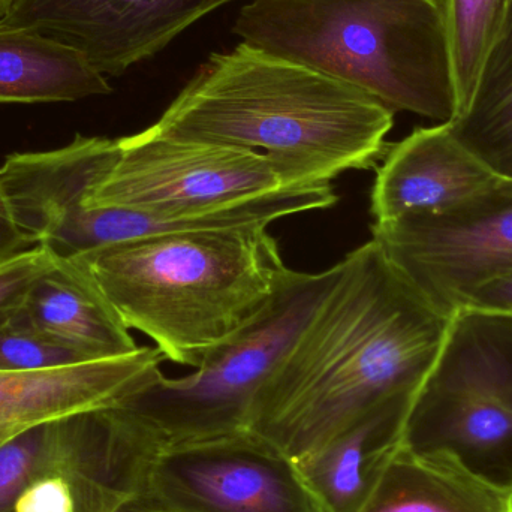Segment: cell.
<instances>
[{
    "label": "cell",
    "mask_w": 512,
    "mask_h": 512,
    "mask_svg": "<svg viewBox=\"0 0 512 512\" xmlns=\"http://www.w3.org/2000/svg\"><path fill=\"white\" fill-rule=\"evenodd\" d=\"M447 125L496 177L512 180V0L468 105Z\"/></svg>",
    "instance_id": "cell-18"
},
{
    "label": "cell",
    "mask_w": 512,
    "mask_h": 512,
    "mask_svg": "<svg viewBox=\"0 0 512 512\" xmlns=\"http://www.w3.org/2000/svg\"><path fill=\"white\" fill-rule=\"evenodd\" d=\"M53 448L54 423L0 447V512H12L21 492L36 478L50 474Z\"/></svg>",
    "instance_id": "cell-20"
},
{
    "label": "cell",
    "mask_w": 512,
    "mask_h": 512,
    "mask_svg": "<svg viewBox=\"0 0 512 512\" xmlns=\"http://www.w3.org/2000/svg\"><path fill=\"white\" fill-rule=\"evenodd\" d=\"M12 0H0V18L5 17L8 12L9 6H11Z\"/></svg>",
    "instance_id": "cell-27"
},
{
    "label": "cell",
    "mask_w": 512,
    "mask_h": 512,
    "mask_svg": "<svg viewBox=\"0 0 512 512\" xmlns=\"http://www.w3.org/2000/svg\"><path fill=\"white\" fill-rule=\"evenodd\" d=\"M357 512H512V490L487 483L450 454L402 447Z\"/></svg>",
    "instance_id": "cell-16"
},
{
    "label": "cell",
    "mask_w": 512,
    "mask_h": 512,
    "mask_svg": "<svg viewBox=\"0 0 512 512\" xmlns=\"http://www.w3.org/2000/svg\"><path fill=\"white\" fill-rule=\"evenodd\" d=\"M162 358L143 346L123 357L0 372V447L38 427L116 408L161 370Z\"/></svg>",
    "instance_id": "cell-12"
},
{
    "label": "cell",
    "mask_w": 512,
    "mask_h": 512,
    "mask_svg": "<svg viewBox=\"0 0 512 512\" xmlns=\"http://www.w3.org/2000/svg\"><path fill=\"white\" fill-rule=\"evenodd\" d=\"M56 262L57 259L42 246H32L0 261V330L8 327L36 280Z\"/></svg>",
    "instance_id": "cell-22"
},
{
    "label": "cell",
    "mask_w": 512,
    "mask_h": 512,
    "mask_svg": "<svg viewBox=\"0 0 512 512\" xmlns=\"http://www.w3.org/2000/svg\"><path fill=\"white\" fill-rule=\"evenodd\" d=\"M113 512H158L146 499L137 496V498L129 499V501L123 502L117 510Z\"/></svg>",
    "instance_id": "cell-26"
},
{
    "label": "cell",
    "mask_w": 512,
    "mask_h": 512,
    "mask_svg": "<svg viewBox=\"0 0 512 512\" xmlns=\"http://www.w3.org/2000/svg\"><path fill=\"white\" fill-rule=\"evenodd\" d=\"M403 447L512 490V313L465 306L415 394Z\"/></svg>",
    "instance_id": "cell-5"
},
{
    "label": "cell",
    "mask_w": 512,
    "mask_h": 512,
    "mask_svg": "<svg viewBox=\"0 0 512 512\" xmlns=\"http://www.w3.org/2000/svg\"><path fill=\"white\" fill-rule=\"evenodd\" d=\"M12 512H77L74 490L63 475H42L21 492Z\"/></svg>",
    "instance_id": "cell-23"
},
{
    "label": "cell",
    "mask_w": 512,
    "mask_h": 512,
    "mask_svg": "<svg viewBox=\"0 0 512 512\" xmlns=\"http://www.w3.org/2000/svg\"><path fill=\"white\" fill-rule=\"evenodd\" d=\"M372 240L430 306L451 318L478 288L512 274V180L496 177L442 212L373 224Z\"/></svg>",
    "instance_id": "cell-7"
},
{
    "label": "cell",
    "mask_w": 512,
    "mask_h": 512,
    "mask_svg": "<svg viewBox=\"0 0 512 512\" xmlns=\"http://www.w3.org/2000/svg\"><path fill=\"white\" fill-rule=\"evenodd\" d=\"M72 261L129 330L195 369L261 315L292 271L264 225L153 234Z\"/></svg>",
    "instance_id": "cell-3"
},
{
    "label": "cell",
    "mask_w": 512,
    "mask_h": 512,
    "mask_svg": "<svg viewBox=\"0 0 512 512\" xmlns=\"http://www.w3.org/2000/svg\"><path fill=\"white\" fill-rule=\"evenodd\" d=\"M29 248H32V245L27 242L15 221L5 186L0 179V261L20 254Z\"/></svg>",
    "instance_id": "cell-24"
},
{
    "label": "cell",
    "mask_w": 512,
    "mask_h": 512,
    "mask_svg": "<svg viewBox=\"0 0 512 512\" xmlns=\"http://www.w3.org/2000/svg\"><path fill=\"white\" fill-rule=\"evenodd\" d=\"M394 113L342 81L237 45L210 54L150 131L268 156L285 186L330 185L387 155Z\"/></svg>",
    "instance_id": "cell-2"
},
{
    "label": "cell",
    "mask_w": 512,
    "mask_h": 512,
    "mask_svg": "<svg viewBox=\"0 0 512 512\" xmlns=\"http://www.w3.org/2000/svg\"><path fill=\"white\" fill-rule=\"evenodd\" d=\"M110 84L71 45L44 33L0 29V105L74 102Z\"/></svg>",
    "instance_id": "cell-17"
},
{
    "label": "cell",
    "mask_w": 512,
    "mask_h": 512,
    "mask_svg": "<svg viewBox=\"0 0 512 512\" xmlns=\"http://www.w3.org/2000/svg\"><path fill=\"white\" fill-rule=\"evenodd\" d=\"M495 174L462 146L447 123L418 128L391 144L370 198L375 224L450 209L486 188Z\"/></svg>",
    "instance_id": "cell-13"
},
{
    "label": "cell",
    "mask_w": 512,
    "mask_h": 512,
    "mask_svg": "<svg viewBox=\"0 0 512 512\" xmlns=\"http://www.w3.org/2000/svg\"><path fill=\"white\" fill-rule=\"evenodd\" d=\"M510 3L511 0H444L459 113L471 99Z\"/></svg>",
    "instance_id": "cell-19"
},
{
    "label": "cell",
    "mask_w": 512,
    "mask_h": 512,
    "mask_svg": "<svg viewBox=\"0 0 512 512\" xmlns=\"http://www.w3.org/2000/svg\"><path fill=\"white\" fill-rule=\"evenodd\" d=\"M466 306L512 313V274L478 288Z\"/></svg>",
    "instance_id": "cell-25"
},
{
    "label": "cell",
    "mask_w": 512,
    "mask_h": 512,
    "mask_svg": "<svg viewBox=\"0 0 512 512\" xmlns=\"http://www.w3.org/2000/svg\"><path fill=\"white\" fill-rule=\"evenodd\" d=\"M245 44L439 123L459 113L444 0H252Z\"/></svg>",
    "instance_id": "cell-4"
},
{
    "label": "cell",
    "mask_w": 512,
    "mask_h": 512,
    "mask_svg": "<svg viewBox=\"0 0 512 512\" xmlns=\"http://www.w3.org/2000/svg\"><path fill=\"white\" fill-rule=\"evenodd\" d=\"M234 0H12L0 29L44 33L102 75L155 56L204 15Z\"/></svg>",
    "instance_id": "cell-10"
},
{
    "label": "cell",
    "mask_w": 512,
    "mask_h": 512,
    "mask_svg": "<svg viewBox=\"0 0 512 512\" xmlns=\"http://www.w3.org/2000/svg\"><path fill=\"white\" fill-rule=\"evenodd\" d=\"M141 498L158 512H321L297 463L249 430L162 448Z\"/></svg>",
    "instance_id": "cell-9"
},
{
    "label": "cell",
    "mask_w": 512,
    "mask_h": 512,
    "mask_svg": "<svg viewBox=\"0 0 512 512\" xmlns=\"http://www.w3.org/2000/svg\"><path fill=\"white\" fill-rule=\"evenodd\" d=\"M117 155V140L78 134L59 149L6 156L0 179L27 242L59 261L87 254L95 210L84 203Z\"/></svg>",
    "instance_id": "cell-11"
},
{
    "label": "cell",
    "mask_w": 512,
    "mask_h": 512,
    "mask_svg": "<svg viewBox=\"0 0 512 512\" xmlns=\"http://www.w3.org/2000/svg\"><path fill=\"white\" fill-rule=\"evenodd\" d=\"M337 265L265 379L249 423L294 462L379 403L417 391L450 324L373 240Z\"/></svg>",
    "instance_id": "cell-1"
},
{
    "label": "cell",
    "mask_w": 512,
    "mask_h": 512,
    "mask_svg": "<svg viewBox=\"0 0 512 512\" xmlns=\"http://www.w3.org/2000/svg\"><path fill=\"white\" fill-rule=\"evenodd\" d=\"M337 271L339 265L318 274L291 271L261 315L210 355L197 372L170 379L159 370L119 408L162 448L249 430L265 379Z\"/></svg>",
    "instance_id": "cell-6"
},
{
    "label": "cell",
    "mask_w": 512,
    "mask_h": 512,
    "mask_svg": "<svg viewBox=\"0 0 512 512\" xmlns=\"http://www.w3.org/2000/svg\"><path fill=\"white\" fill-rule=\"evenodd\" d=\"M9 325L63 343L89 360L123 357L137 351L95 280L75 261H59L36 280Z\"/></svg>",
    "instance_id": "cell-15"
},
{
    "label": "cell",
    "mask_w": 512,
    "mask_h": 512,
    "mask_svg": "<svg viewBox=\"0 0 512 512\" xmlns=\"http://www.w3.org/2000/svg\"><path fill=\"white\" fill-rule=\"evenodd\" d=\"M117 144L116 161L87 194V210L195 215L289 188L268 156L252 150L162 137L150 129Z\"/></svg>",
    "instance_id": "cell-8"
},
{
    "label": "cell",
    "mask_w": 512,
    "mask_h": 512,
    "mask_svg": "<svg viewBox=\"0 0 512 512\" xmlns=\"http://www.w3.org/2000/svg\"><path fill=\"white\" fill-rule=\"evenodd\" d=\"M84 361L93 360L26 328L8 325L0 330V372L50 369Z\"/></svg>",
    "instance_id": "cell-21"
},
{
    "label": "cell",
    "mask_w": 512,
    "mask_h": 512,
    "mask_svg": "<svg viewBox=\"0 0 512 512\" xmlns=\"http://www.w3.org/2000/svg\"><path fill=\"white\" fill-rule=\"evenodd\" d=\"M417 391L397 394L297 460L321 512H357L403 444Z\"/></svg>",
    "instance_id": "cell-14"
}]
</instances>
